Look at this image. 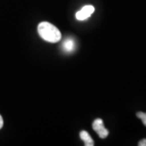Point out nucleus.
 Listing matches in <instances>:
<instances>
[{"label": "nucleus", "mask_w": 146, "mask_h": 146, "mask_svg": "<svg viewBox=\"0 0 146 146\" xmlns=\"http://www.w3.org/2000/svg\"><path fill=\"white\" fill-rule=\"evenodd\" d=\"M136 116H137V118H139V119H141L142 120L143 124L146 127V113L139 111V112L136 113Z\"/></svg>", "instance_id": "nucleus-6"}, {"label": "nucleus", "mask_w": 146, "mask_h": 146, "mask_svg": "<svg viewBox=\"0 0 146 146\" xmlns=\"http://www.w3.org/2000/svg\"><path fill=\"white\" fill-rule=\"evenodd\" d=\"M37 31L42 39L48 42L56 43L59 42L62 35L57 27L49 22H42L38 25Z\"/></svg>", "instance_id": "nucleus-1"}, {"label": "nucleus", "mask_w": 146, "mask_h": 146, "mask_svg": "<svg viewBox=\"0 0 146 146\" xmlns=\"http://www.w3.org/2000/svg\"><path fill=\"white\" fill-rule=\"evenodd\" d=\"M80 137L84 141L85 146H94V140L91 138V136L86 131H81L80 132Z\"/></svg>", "instance_id": "nucleus-5"}, {"label": "nucleus", "mask_w": 146, "mask_h": 146, "mask_svg": "<svg viewBox=\"0 0 146 146\" xmlns=\"http://www.w3.org/2000/svg\"><path fill=\"white\" fill-rule=\"evenodd\" d=\"M3 117L0 115V129L3 127Z\"/></svg>", "instance_id": "nucleus-8"}, {"label": "nucleus", "mask_w": 146, "mask_h": 146, "mask_svg": "<svg viewBox=\"0 0 146 146\" xmlns=\"http://www.w3.org/2000/svg\"><path fill=\"white\" fill-rule=\"evenodd\" d=\"M139 146H146V139H143L141 140L139 143H138Z\"/></svg>", "instance_id": "nucleus-7"}, {"label": "nucleus", "mask_w": 146, "mask_h": 146, "mask_svg": "<svg viewBox=\"0 0 146 146\" xmlns=\"http://www.w3.org/2000/svg\"><path fill=\"white\" fill-rule=\"evenodd\" d=\"M93 128L102 139L106 138L109 135V131L104 127V123L102 119H96L94 120L93 123Z\"/></svg>", "instance_id": "nucleus-2"}, {"label": "nucleus", "mask_w": 146, "mask_h": 146, "mask_svg": "<svg viewBox=\"0 0 146 146\" xmlns=\"http://www.w3.org/2000/svg\"><path fill=\"white\" fill-rule=\"evenodd\" d=\"M94 12V7L92 5L84 6L81 10L76 12V17L78 21H84L89 18Z\"/></svg>", "instance_id": "nucleus-3"}, {"label": "nucleus", "mask_w": 146, "mask_h": 146, "mask_svg": "<svg viewBox=\"0 0 146 146\" xmlns=\"http://www.w3.org/2000/svg\"><path fill=\"white\" fill-rule=\"evenodd\" d=\"M76 48V42L72 38H67L63 43V49L65 52L71 53Z\"/></svg>", "instance_id": "nucleus-4"}]
</instances>
